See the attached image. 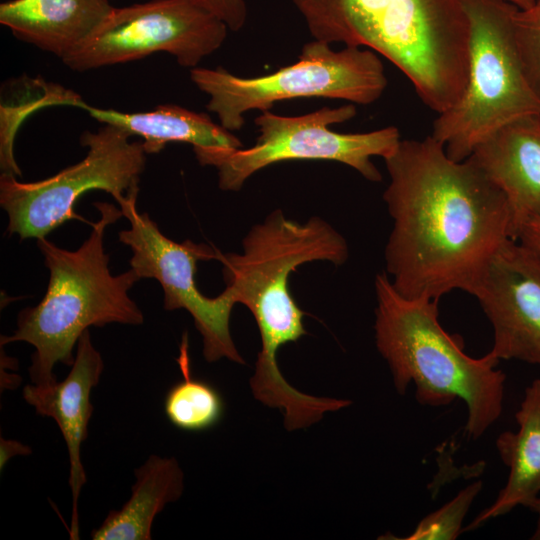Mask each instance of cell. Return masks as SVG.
<instances>
[{
    "label": "cell",
    "mask_w": 540,
    "mask_h": 540,
    "mask_svg": "<svg viewBox=\"0 0 540 540\" xmlns=\"http://www.w3.org/2000/svg\"><path fill=\"white\" fill-rule=\"evenodd\" d=\"M384 161L390 182L383 199L394 221L385 261L394 288L407 298L439 300L454 289L472 295L512 239L504 194L431 136L401 139Z\"/></svg>",
    "instance_id": "obj_1"
},
{
    "label": "cell",
    "mask_w": 540,
    "mask_h": 540,
    "mask_svg": "<svg viewBox=\"0 0 540 540\" xmlns=\"http://www.w3.org/2000/svg\"><path fill=\"white\" fill-rule=\"evenodd\" d=\"M348 255L345 239L329 223L316 216L299 223L281 210L252 227L243 239L242 253L219 252L226 288L251 311L260 333L261 350L250 380L253 395L281 410L289 429L306 426L321 408L319 397L288 384L277 363L283 345L307 334L304 312L288 289L289 275L299 265L316 260L341 265Z\"/></svg>",
    "instance_id": "obj_2"
},
{
    "label": "cell",
    "mask_w": 540,
    "mask_h": 540,
    "mask_svg": "<svg viewBox=\"0 0 540 540\" xmlns=\"http://www.w3.org/2000/svg\"><path fill=\"white\" fill-rule=\"evenodd\" d=\"M326 43L368 47L395 65L437 114L468 78L469 22L461 0H293Z\"/></svg>",
    "instance_id": "obj_3"
},
{
    "label": "cell",
    "mask_w": 540,
    "mask_h": 540,
    "mask_svg": "<svg viewBox=\"0 0 540 540\" xmlns=\"http://www.w3.org/2000/svg\"><path fill=\"white\" fill-rule=\"evenodd\" d=\"M375 291L376 346L397 392L404 394L413 383L421 405L464 401L465 432L472 440L481 437L503 410L506 375L497 369L499 359L490 351L481 358L467 355L461 337L441 326L438 299L401 295L385 272L377 274Z\"/></svg>",
    "instance_id": "obj_4"
},
{
    "label": "cell",
    "mask_w": 540,
    "mask_h": 540,
    "mask_svg": "<svg viewBox=\"0 0 540 540\" xmlns=\"http://www.w3.org/2000/svg\"><path fill=\"white\" fill-rule=\"evenodd\" d=\"M94 206L100 217L78 249L60 248L46 237L36 239L50 273L46 293L36 306L19 312L12 335L1 336V345L22 341L35 348L29 375L38 386L57 381V363L73 364L74 347L89 327L139 325L144 320L128 295L139 276L133 269L112 275L104 250L106 228L123 216L122 211L107 202Z\"/></svg>",
    "instance_id": "obj_5"
},
{
    "label": "cell",
    "mask_w": 540,
    "mask_h": 540,
    "mask_svg": "<svg viewBox=\"0 0 540 540\" xmlns=\"http://www.w3.org/2000/svg\"><path fill=\"white\" fill-rule=\"evenodd\" d=\"M469 22L468 78L458 101L439 113L431 137L454 161L467 159L496 130L540 115L513 32L517 7L503 0H461Z\"/></svg>",
    "instance_id": "obj_6"
},
{
    "label": "cell",
    "mask_w": 540,
    "mask_h": 540,
    "mask_svg": "<svg viewBox=\"0 0 540 540\" xmlns=\"http://www.w3.org/2000/svg\"><path fill=\"white\" fill-rule=\"evenodd\" d=\"M190 78L209 95L207 110L231 132L242 128L245 113L269 110L275 102L322 97L367 105L387 86L383 63L374 51L354 46L336 51L320 40L306 43L297 62L268 75L244 78L222 67H195Z\"/></svg>",
    "instance_id": "obj_7"
},
{
    "label": "cell",
    "mask_w": 540,
    "mask_h": 540,
    "mask_svg": "<svg viewBox=\"0 0 540 540\" xmlns=\"http://www.w3.org/2000/svg\"><path fill=\"white\" fill-rule=\"evenodd\" d=\"M356 107L346 104L322 107L301 116H280L269 110L255 118L259 130L250 148L196 151L203 166H214L218 183L224 191H239L257 171L274 163L289 160H328L348 165L371 182L382 180L371 157L383 159L398 147V128L384 127L364 133H338L329 128L352 119Z\"/></svg>",
    "instance_id": "obj_8"
},
{
    "label": "cell",
    "mask_w": 540,
    "mask_h": 540,
    "mask_svg": "<svg viewBox=\"0 0 540 540\" xmlns=\"http://www.w3.org/2000/svg\"><path fill=\"white\" fill-rule=\"evenodd\" d=\"M124 130L105 124L82 133L88 151L84 159L57 174L34 182H20L11 174L0 177V205L8 215L9 234L21 239L42 238L70 219L79 198L103 190L118 202L138 186L145 169L142 142L130 141Z\"/></svg>",
    "instance_id": "obj_9"
},
{
    "label": "cell",
    "mask_w": 540,
    "mask_h": 540,
    "mask_svg": "<svg viewBox=\"0 0 540 540\" xmlns=\"http://www.w3.org/2000/svg\"><path fill=\"white\" fill-rule=\"evenodd\" d=\"M228 27L193 0H152L113 8L62 62L87 71L142 59L157 52L195 68L223 44Z\"/></svg>",
    "instance_id": "obj_10"
},
{
    "label": "cell",
    "mask_w": 540,
    "mask_h": 540,
    "mask_svg": "<svg viewBox=\"0 0 540 540\" xmlns=\"http://www.w3.org/2000/svg\"><path fill=\"white\" fill-rule=\"evenodd\" d=\"M134 187L117 203L130 228L119 233V240L132 251L130 266L140 279L157 280L164 293V309H185L203 338V356L208 362L227 358L244 364L230 333V316L237 303L225 287L216 297L202 294L195 274L199 261L218 259L219 252L207 244L191 240L177 243L166 237L147 213H139Z\"/></svg>",
    "instance_id": "obj_11"
},
{
    "label": "cell",
    "mask_w": 540,
    "mask_h": 540,
    "mask_svg": "<svg viewBox=\"0 0 540 540\" xmlns=\"http://www.w3.org/2000/svg\"><path fill=\"white\" fill-rule=\"evenodd\" d=\"M472 295L492 325L490 352L499 360L540 365V256L507 241Z\"/></svg>",
    "instance_id": "obj_12"
},
{
    "label": "cell",
    "mask_w": 540,
    "mask_h": 540,
    "mask_svg": "<svg viewBox=\"0 0 540 540\" xmlns=\"http://www.w3.org/2000/svg\"><path fill=\"white\" fill-rule=\"evenodd\" d=\"M103 369L101 354L94 347L89 330H86L77 342L74 362L64 380L50 386L30 384L23 389L25 401L35 408L38 415L55 420L67 446L72 491L71 539H79L78 499L87 480L80 449L87 438L94 410L90 395L99 383Z\"/></svg>",
    "instance_id": "obj_13"
},
{
    "label": "cell",
    "mask_w": 540,
    "mask_h": 540,
    "mask_svg": "<svg viewBox=\"0 0 540 540\" xmlns=\"http://www.w3.org/2000/svg\"><path fill=\"white\" fill-rule=\"evenodd\" d=\"M504 194L511 237L528 220L540 216V115L502 126L467 158Z\"/></svg>",
    "instance_id": "obj_14"
},
{
    "label": "cell",
    "mask_w": 540,
    "mask_h": 540,
    "mask_svg": "<svg viewBox=\"0 0 540 540\" xmlns=\"http://www.w3.org/2000/svg\"><path fill=\"white\" fill-rule=\"evenodd\" d=\"M109 0H11L0 5V22L20 40L60 59L112 11Z\"/></svg>",
    "instance_id": "obj_15"
},
{
    "label": "cell",
    "mask_w": 540,
    "mask_h": 540,
    "mask_svg": "<svg viewBox=\"0 0 540 540\" xmlns=\"http://www.w3.org/2000/svg\"><path fill=\"white\" fill-rule=\"evenodd\" d=\"M516 432H502L496 447L509 468L506 485L496 500L463 531H471L487 521L505 515L517 506L530 508L540 493V379L525 390L520 408L515 414Z\"/></svg>",
    "instance_id": "obj_16"
},
{
    "label": "cell",
    "mask_w": 540,
    "mask_h": 540,
    "mask_svg": "<svg viewBox=\"0 0 540 540\" xmlns=\"http://www.w3.org/2000/svg\"><path fill=\"white\" fill-rule=\"evenodd\" d=\"M99 122L116 126L131 136L142 137L147 154L160 152L170 142H184L194 151L239 149L242 142L231 131L214 123L207 114L177 105H161L147 112L125 113L101 109L80 98L75 106Z\"/></svg>",
    "instance_id": "obj_17"
},
{
    "label": "cell",
    "mask_w": 540,
    "mask_h": 540,
    "mask_svg": "<svg viewBox=\"0 0 540 540\" xmlns=\"http://www.w3.org/2000/svg\"><path fill=\"white\" fill-rule=\"evenodd\" d=\"M132 494L91 532L93 540H150L153 521L183 492V472L174 457L151 455L135 470Z\"/></svg>",
    "instance_id": "obj_18"
},
{
    "label": "cell",
    "mask_w": 540,
    "mask_h": 540,
    "mask_svg": "<svg viewBox=\"0 0 540 540\" xmlns=\"http://www.w3.org/2000/svg\"><path fill=\"white\" fill-rule=\"evenodd\" d=\"M176 361L183 380L172 385L165 395L167 419L176 428L188 432H201L216 426L224 415V399L213 385L192 377L186 335Z\"/></svg>",
    "instance_id": "obj_19"
},
{
    "label": "cell",
    "mask_w": 540,
    "mask_h": 540,
    "mask_svg": "<svg viewBox=\"0 0 540 540\" xmlns=\"http://www.w3.org/2000/svg\"><path fill=\"white\" fill-rule=\"evenodd\" d=\"M482 482L475 481L462 489L452 500L423 518L407 540H453L463 532L462 523Z\"/></svg>",
    "instance_id": "obj_20"
},
{
    "label": "cell",
    "mask_w": 540,
    "mask_h": 540,
    "mask_svg": "<svg viewBox=\"0 0 540 540\" xmlns=\"http://www.w3.org/2000/svg\"><path fill=\"white\" fill-rule=\"evenodd\" d=\"M516 47L530 85L540 98V0L513 15Z\"/></svg>",
    "instance_id": "obj_21"
},
{
    "label": "cell",
    "mask_w": 540,
    "mask_h": 540,
    "mask_svg": "<svg viewBox=\"0 0 540 540\" xmlns=\"http://www.w3.org/2000/svg\"><path fill=\"white\" fill-rule=\"evenodd\" d=\"M206 8L220 20L229 30H240L247 19V7L244 0H193Z\"/></svg>",
    "instance_id": "obj_22"
},
{
    "label": "cell",
    "mask_w": 540,
    "mask_h": 540,
    "mask_svg": "<svg viewBox=\"0 0 540 540\" xmlns=\"http://www.w3.org/2000/svg\"><path fill=\"white\" fill-rule=\"evenodd\" d=\"M515 240L540 256V216L525 222L519 228Z\"/></svg>",
    "instance_id": "obj_23"
},
{
    "label": "cell",
    "mask_w": 540,
    "mask_h": 540,
    "mask_svg": "<svg viewBox=\"0 0 540 540\" xmlns=\"http://www.w3.org/2000/svg\"><path fill=\"white\" fill-rule=\"evenodd\" d=\"M30 452L29 447L19 442L1 439V468H3L10 457L16 454L27 455Z\"/></svg>",
    "instance_id": "obj_24"
},
{
    "label": "cell",
    "mask_w": 540,
    "mask_h": 540,
    "mask_svg": "<svg viewBox=\"0 0 540 540\" xmlns=\"http://www.w3.org/2000/svg\"><path fill=\"white\" fill-rule=\"evenodd\" d=\"M533 512L537 514V524L535 528V532L531 539L534 540H540V497L537 498V500L532 504V506L529 508Z\"/></svg>",
    "instance_id": "obj_25"
},
{
    "label": "cell",
    "mask_w": 540,
    "mask_h": 540,
    "mask_svg": "<svg viewBox=\"0 0 540 540\" xmlns=\"http://www.w3.org/2000/svg\"><path fill=\"white\" fill-rule=\"evenodd\" d=\"M503 1H506L514 5L518 9H527L531 7L535 2V0H503Z\"/></svg>",
    "instance_id": "obj_26"
}]
</instances>
